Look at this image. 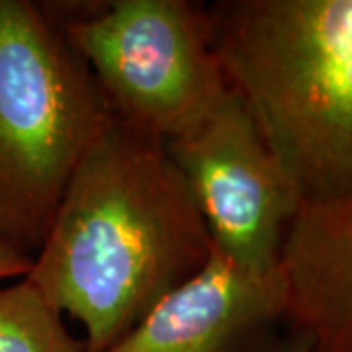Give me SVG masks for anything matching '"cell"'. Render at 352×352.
Listing matches in <instances>:
<instances>
[{
    "instance_id": "1",
    "label": "cell",
    "mask_w": 352,
    "mask_h": 352,
    "mask_svg": "<svg viewBox=\"0 0 352 352\" xmlns=\"http://www.w3.org/2000/svg\"><path fill=\"white\" fill-rule=\"evenodd\" d=\"M214 254V241L164 143L116 118L65 188L25 280L104 352Z\"/></svg>"
},
{
    "instance_id": "2",
    "label": "cell",
    "mask_w": 352,
    "mask_h": 352,
    "mask_svg": "<svg viewBox=\"0 0 352 352\" xmlns=\"http://www.w3.org/2000/svg\"><path fill=\"white\" fill-rule=\"evenodd\" d=\"M226 75L302 201L352 196V0L206 6Z\"/></svg>"
},
{
    "instance_id": "3",
    "label": "cell",
    "mask_w": 352,
    "mask_h": 352,
    "mask_svg": "<svg viewBox=\"0 0 352 352\" xmlns=\"http://www.w3.org/2000/svg\"><path fill=\"white\" fill-rule=\"evenodd\" d=\"M113 113L51 14L0 0V243L32 256Z\"/></svg>"
},
{
    "instance_id": "4",
    "label": "cell",
    "mask_w": 352,
    "mask_h": 352,
    "mask_svg": "<svg viewBox=\"0 0 352 352\" xmlns=\"http://www.w3.org/2000/svg\"><path fill=\"white\" fill-rule=\"evenodd\" d=\"M57 24L92 73L113 118L141 135L168 143L229 90L206 4L113 0Z\"/></svg>"
},
{
    "instance_id": "5",
    "label": "cell",
    "mask_w": 352,
    "mask_h": 352,
    "mask_svg": "<svg viewBox=\"0 0 352 352\" xmlns=\"http://www.w3.org/2000/svg\"><path fill=\"white\" fill-rule=\"evenodd\" d=\"M164 147L215 251L251 270L276 272L300 196L239 94L229 88L200 122Z\"/></svg>"
},
{
    "instance_id": "6",
    "label": "cell",
    "mask_w": 352,
    "mask_h": 352,
    "mask_svg": "<svg viewBox=\"0 0 352 352\" xmlns=\"http://www.w3.org/2000/svg\"><path fill=\"white\" fill-rule=\"evenodd\" d=\"M284 319L280 272L217 252L104 352H252Z\"/></svg>"
},
{
    "instance_id": "7",
    "label": "cell",
    "mask_w": 352,
    "mask_h": 352,
    "mask_svg": "<svg viewBox=\"0 0 352 352\" xmlns=\"http://www.w3.org/2000/svg\"><path fill=\"white\" fill-rule=\"evenodd\" d=\"M278 272L294 342L314 352H352V196L298 206Z\"/></svg>"
},
{
    "instance_id": "8",
    "label": "cell",
    "mask_w": 352,
    "mask_h": 352,
    "mask_svg": "<svg viewBox=\"0 0 352 352\" xmlns=\"http://www.w3.org/2000/svg\"><path fill=\"white\" fill-rule=\"evenodd\" d=\"M61 315L25 278L0 288V352H87Z\"/></svg>"
},
{
    "instance_id": "9",
    "label": "cell",
    "mask_w": 352,
    "mask_h": 352,
    "mask_svg": "<svg viewBox=\"0 0 352 352\" xmlns=\"http://www.w3.org/2000/svg\"><path fill=\"white\" fill-rule=\"evenodd\" d=\"M32 256H25L22 252L14 251L10 247L0 243V280L10 276L24 278L32 268Z\"/></svg>"
},
{
    "instance_id": "10",
    "label": "cell",
    "mask_w": 352,
    "mask_h": 352,
    "mask_svg": "<svg viewBox=\"0 0 352 352\" xmlns=\"http://www.w3.org/2000/svg\"><path fill=\"white\" fill-rule=\"evenodd\" d=\"M280 352H314V351L305 349V346H302V344H298V342H292L289 346H286L284 351H280Z\"/></svg>"
}]
</instances>
